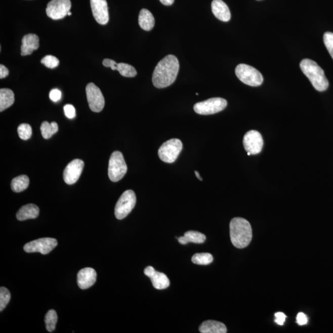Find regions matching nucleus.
<instances>
[{
  "mask_svg": "<svg viewBox=\"0 0 333 333\" xmlns=\"http://www.w3.org/2000/svg\"><path fill=\"white\" fill-rule=\"evenodd\" d=\"M275 323L279 324V325H283L285 321H286V315L283 314V312H277L275 314Z\"/></svg>",
  "mask_w": 333,
  "mask_h": 333,
  "instance_id": "35",
  "label": "nucleus"
},
{
  "mask_svg": "<svg viewBox=\"0 0 333 333\" xmlns=\"http://www.w3.org/2000/svg\"><path fill=\"white\" fill-rule=\"evenodd\" d=\"M194 174H195L196 177L197 179H198L199 180H201L202 181V179L201 176H200L199 174L198 173V172L197 171H194Z\"/></svg>",
  "mask_w": 333,
  "mask_h": 333,
  "instance_id": "40",
  "label": "nucleus"
},
{
  "mask_svg": "<svg viewBox=\"0 0 333 333\" xmlns=\"http://www.w3.org/2000/svg\"><path fill=\"white\" fill-rule=\"evenodd\" d=\"M18 132L20 138L23 140H29L32 135V128L27 123L21 124L18 127Z\"/></svg>",
  "mask_w": 333,
  "mask_h": 333,
  "instance_id": "30",
  "label": "nucleus"
},
{
  "mask_svg": "<svg viewBox=\"0 0 333 333\" xmlns=\"http://www.w3.org/2000/svg\"><path fill=\"white\" fill-rule=\"evenodd\" d=\"M191 260L196 265H207L213 262V256L210 253H199L192 257Z\"/></svg>",
  "mask_w": 333,
  "mask_h": 333,
  "instance_id": "28",
  "label": "nucleus"
},
{
  "mask_svg": "<svg viewBox=\"0 0 333 333\" xmlns=\"http://www.w3.org/2000/svg\"><path fill=\"white\" fill-rule=\"evenodd\" d=\"M115 70H118L120 74L125 77H134L137 75L136 69L129 64L117 63Z\"/></svg>",
  "mask_w": 333,
  "mask_h": 333,
  "instance_id": "26",
  "label": "nucleus"
},
{
  "mask_svg": "<svg viewBox=\"0 0 333 333\" xmlns=\"http://www.w3.org/2000/svg\"><path fill=\"white\" fill-rule=\"evenodd\" d=\"M182 148L181 140L173 138L162 144L158 150V156L163 162L173 163L177 159Z\"/></svg>",
  "mask_w": 333,
  "mask_h": 333,
  "instance_id": "6",
  "label": "nucleus"
},
{
  "mask_svg": "<svg viewBox=\"0 0 333 333\" xmlns=\"http://www.w3.org/2000/svg\"><path fill=\"white\" fill-rule=\"evenodd\" d=\"M29 179L27 176H20L15 178L11 182V189L15 193H20L28 188Z\"/></svg>",
  "mask_w": 333,
  "mask_h": 333,
  "instance_id": "24",
  "label": "nucleus"
},
{
  "mask_svg": "<svg viewBox=\"0 0 333 333\" xmlns=\"http://www.w3.org/2000/svg\"><path fill=\"white\" fill-rule=\"evenodd\" d=\"M227 106L225 99L213 98L194 104V110L198 114L211 115L223 111Z\"/></svg>",
  "mask_w": 333,
  "mask_h": 333,
  "instance_id": "8",
  "label": "nucleus"
},
{
  "mask_svg": "<svg viewBox=\"0 0 333 333\" xmlns=\"http://www.w3.org/2000/svg\"><path fill=\"white\" fill-rule=\"evenodd\" d=\"M212 11L216 18L223 22L229 21L231 13L229 8L222 0H213L212 2Z\"/></svg>",
  "mask_w": 333,
  "mask_h": 333,
  "instance_id": "16",
  "label": "nucleus"
},
{
  "mask_svg": "<svg viewBox=\"0 0 333 333\" xmlns=\"http://www.w3.org/2000/svg\"><path fill=\"white\" fill-rule=\"evenodd\" d=\"M70 0H52L48 4L46 13L53 20L63 19L71 8Z\"/></svg>",
  "mask_w": 333,
  "mask_h": 333,
  "instance_id": "11",
  "label": "nucleus"
},
{
  "mask_svg": "<svg viewBox=\"0 0 333 333\" xmlns=\"http://www.w3.org/2000/svg\"><path fill=\"white\" fill-rule=\"evenodd\" d=\"M243 145L245 150L251 155H255L262 151L264 146L263 138L258 131L247 132L243 138Z\"/></svg>",
  "mask_w": 333,
  "mask_h": 333,
  "instance_id": "12",
  "label": "nucleus"
},
{
  "mask_svg": "<svg viewBox=\"0 0 333 333\" xmlns=\"http://www.w3.org/2000/svg\"><path fill=\"white\" fill-rule=\"evenodd\" d=\"M138 23L144 30L150 31L154 27L155 19L153 15L148 10L142 9L138 17Z\"/></svg>",
  "mask_w": 333,
  "mask_h": 333,
  "instance_id": "20",
  "label": "nucleus"
},
{
  "mask_svg": "<svg viewBox=\"0 0 333 333\" xmlns=\"http://www.w3.org/2000/svg\"><path fill=\"white\" fill-rule=\"evenodd\" d=\"M162 4L165 6H171L174 4V0H159Z\"/></svg>",
  "mask_w": 333,
  "mask_h": 333,
  "instance_id": "39",
  "label": "nucleus"
},
{
  "mask_svg": "<svg viewBox=\"0 0 333 333\" xmlns=\"http://www.w3.org/2000/svg\"><path fill=\"white\" fill-rule=\"evenodd\" d=\"M15 102V95L12 90L9 89L0 90V111L10 108Z\"/></svg>",
  "mask_w": 333,
  "mask_h": 333,
  "instance_id": "22",
  "label": "nucleus"
},
{
  "mask_svg": "<svg viewBox=\"0 0 333 333\" xmlns=\"http://www.w3.org/2000/svg\"><path fill=\"white\" fill-rule=\"evenodd\" d=\"M323 41L329 55L333 59V33L327 32L324 33Z\"/></svg>",
  "mask_w": 333,
  "mask_h": 333,
  "instance_id": "32",
  "label": "nucleus"
},
{
  "mask_svg": "<svg viewBox=\"0 0 333 333\" xmlns=\"http://www.w3.org/2000/svg\"><path fill=\"white\" fill-rule=\"evenodd\" d=\"M67 15H68V16H71V15H72V13H70V11H69V12L68 13V14H67Z\"/></svg>",
  "mask_w": 333,
  "mask_h": 333,
  "instance_id": "41",
  "label": "nucleus"
},
{
  "mask_svg": "<svg viewBox=\"0 0 333 333\" xmlns=\"http://www.w3.org/2000/svg\"><path fill=\"white\" fill-rule=\"evenodd\" d=\"M235 74L242 83L251 87H258L263 83L261 73L252 66L245 64H239L235 69Z\"/></svg>",
  "mask_w": 333,
  "mask_h": 333,
  "instance_id": "4",
  "label": "nucleus"
},
{
  "mask_svg": "<svg viewBox=\"0 0 333 333\" xmlns=\"http://www.w3.org/2000/svg\"><path fill=\"white\" fill-rule=\"evenodd\" d=\"M84 166L83 160L75 159L70 162L64 169L63 179L68 185L74 184L80 178Z\"/></svg>",
  "mask_w": 333,
  "mask_h": 333,
  "instance_id": "13",
  "label": "nucleus"
},
{
  "mask_svg": "<svg viewBox=\"0 0 333 333\" xmlns=\"http://www.w3.org/2000/svg\"><path fill=\"white\" fill-rule=\"evenodd\" d=\"M90 5L96 21L101 25L108 24L109 16L106 0H90Z\"/></svg>",
  "mask_w": 333,
  "mask_h": 333,
  "instance_id": "14",
  "label": "nucleus"
},
{
  "mask_svg": "<svg viewBox=\"0 0 333 333\" xmlns=\"http://www.w3.org/2000/svg\"><path fill=\"white\" fill-rule=\"evenodd\" d=\"M61 96V92L57 89H53L50 93V100L53 101V102H58V101L60 100Z\"/></svg>",
  "mask_w": 333,
  "mask_h": 333,
  "instance_id": "34",
  "label": "nucleus"
},
{
  "mask_svg": "<svg viewBox=\"0 0 333 333\" xmlns=\"http://www.w3.org/2000/svg\"><path fill=\"white\" fill-rule=\"evenodd\" d=\"M45 321L47 331L50 332L54 331L58 321L57 313L55 310H50L47 312L45 316Z\"/></svg>",
  "mask_w": 333,
  "mask_h": 333,
  "instance_id": "27",
  "label": "nucleus"
},
{
  "mask_svg": "<svg viewBox=\"0 0 333 333\" xmlns=\"http://www.w3.org/2000/svg\"><path fill=\"white\" fill-rule=\"evenodd\" d=\"M41 63L49 68L54 69L59 66V61L55 56L48 55L41 59Z\"/></svg>",
  "mask_w": 333,
  "mask_h": 333,
  "instance_id": "31",
  "label": "nucleus"
},
{
  "mask_svg": "<svg viewBox=\"0 0 333 333\" xmlns=\"http://www.w3.org/2000/svg\"><path fill=\"white\" fill-rule=\"evenodd\" d=\"M97 273L92 268L87 267L79 271L77 274V284L81 289L92 287L97 281Z\"/></svg>",
  "mask_w": 333,
  "mask_h": 333,
  "instance_id": "15",
  "label": "nucleus"
},
{
  "mask_svg": "<svg viewBox=\"0 0 333 333\" xmlns=\"http://www.w3.org/2000/svg\"><path fill=\"white\" fill-rule=\"evenodd\" d=\"M41 132L42 136L45 139H49L58 131V123L55 122L49 123L45 121L41 125Z\"/></svg>",
  "mask_w": 333,
  "mask_h": 333,
  "instance_id": "25",
  "label": "nucleus"
},
{
  "mask_svg": "<svg viewBox=\"0 0 333 333\" xmlns=\"http://www.w3.org/2000/svg\"><path fill=\"white\" fill-rule=\"evenodd\" d=\"M206 237L201 233L196 231H188L185 233L184 236L180 237L179 242L181 244H186L188 242L201 244L205 241Z\"/></svg>",
  "mask_w": 333,
  "mask_h": 333,
  "instance_id": "21",
  "label": "nucleus"
},
{
  "mask_svg": "<svg viewBox=\"0 0 333 333\" xmlns=\"http://www.w3.org/2000/svg\"><path fill=\"white\" fill-rule=\"evenodd\" d=\"M231 241L239 249L247 247L253 238V231L249 222L241 217H235L230 224Z\"/></svg>",
  "mask_w": 333,
  "mask_h": 333,
  "instance_id": "2",
  "label": "nucleus"
},
{
  "mask_svg": "<svg viewBox=\"0 0 333 333\" xmlns=\"http://www.w3.org/2000/svg\"><path fill=\"white\" fill-rule=\"evenodd\" d=\"M128 171L125 159L123 154L119 151H114L110 157L108 176L109 179L113 182H117L123 177Z\"/></svg>",
  "mask_w": 333,
  "mask_h": 333,
  "instance_id": "5",
  "label": "nucleus"
},
{
  "mask_svg": "<svg viewBox=\"0 0 333 333\" xmlns=\"http://www.w3.org/2000/svg\"><path fill=\"white\" fill-rule=\"evenodd\" d=\"M86 94L90 109L95 112L102 111L105 101L100 89L94 84L90 83L86 87Z\"/></svg>",
  "mask_w": 333,
  "mask_h": 333,
  "instance_id": "10",
  "label": "nucleus"
},
{
  "mask_svg": "<svg viewBox=\"0 0 333 333\" xmlns=\"http://www.w3.org/2000/svg\"><path fill=\"white\" fill-rule=\"evenodd\" d=\"M199 331L201 333H226L227 327L223 323L214 320L204 321L199 326Z\"/></svg>",
  "mask_w": 333,
  "mask_h": 333,
  "instance_id": "19",
  "label": "nucleus"
},
{
  "mask_svg": "<svg viewBox=\"0 0 333 333\" xmlns=\"http://www.w3.org/2000/svg\"><path fill=\"white\" fill-rule=\"evenodd\" d=\"M302 71L309 79L313 87L318 92H324L328 88L329 82L323 70L316 62L309 59H305L301 62Z\"/></svg>",
  "mask_w": 333,
  "mask_h": 333,
  "instance_id": "3",
  "label": "nucleus"
},
{
  "mask_svg": "<svg viewBox=\"0 0 333 333\" xmlns=\"http://www.w3.org/2000/svg\"><path fill=\"white\" fill-rule=\"evenodd\" d=\"M39 213L38 206L33 204H27L20 209L16 214V218L19 221L36 219L38 216Z\"/></svg>",
  "mask_w": 333,
  "mask_h": 333,
  "instance_id": "18",
  "label": "nucleus"
},
{
  "mask_svg": "<svg viewBox=\"0 0 333 333\" xmlns=\"http://www.w3.org/2000/svg\"><path fill=\"white\" fill-rule=\"evenodd\" d=\"M116 62L112 60L111 59H104L103 61V64L104 66L106 67H110L112 70H115V66H116Z\"/></svg>",
  "mask_w": 333,
  "mask_h": 333,
  "instance_id": "37",
  "label": "nucleus"
},
{
  "mask_svg": "<svg viewBox=\"0 0 333 333\" xmlns=\"http://www.w3.org/2000/svg\"><path fill=\"white\" fill-rule=\"evenodd\" d=\"M296 321H297L299 325L303 326L308 322V318H307V316L304 313L300 312L299 313L297 317H296Z\"/></svg>",
  "mask_w": 333,
  "mask_h": 333,
  "instance_id": "36",
  "label": "nucleus"
},
{
  "mask_svg": "<svg viewBox=\"0 0 333 333\" xmlns=\"http://www.w3.org/2000/svg\"><path fill=\"white\" fill-rule=\"evenodd\" d=\"M179 68V62L176 56H165L155 67L152 79L154 86L163 89L171 86L176 80Z\"/></svg>",
  "mask_w": 333,
  "mask_h": 333,
  "instance_id": "1",
  "label": "nucleus"
},
{
  "mask_svg": "<svg viewBox=\"0 0 333 333\" xmlns=\"http://www.w3.org/2000/svg\"><path fill=\"white\" fill-rule=\"evenodd\" d=\"M9 75V70L4 65H0V78H4Z\"/></svg>",
  "mask_w": 333,
  "mask_h": 333,
  "instance_id": "38",
  "label": "nucleus"
},
{
  "mask_svg": "<svg viewBox=\"0 0 333 333\" xmlns=\"http://www.w3.org/2000/svg\"><path fill=\"white\" fill-rule=\"evenodd\" d=\"M137 202L134 191L127 190L121 195L115 207V216L118 220L126 218L131 213Z\"/></svg>",
  "mask_w": 333,
  "mask_h": 333,
  "instance_id": "7",
  "label": "nucleus"
},
{
  "mask_svg": "<svg viewBox=\"0 0 333 333\" xmlns=\"http://www.w3.org/2000/svg\"><path fill=\"white\" fill-rule=\"evenodd\" d=\"M39 48V38L35 34H27L22 39L21 55L25 56L32 54Z\"/></svg>",
  "mask_w": 333,
  "mask_h": 333,
  "instance_id": "17",
  "label": "nucleus"
},
{
  "mask_svg": "<svg viewBox=\"0 0 333 333\" xmlns=\"http://www.w3.org/2000/svg\"><path fill=\"white\" fill-rule=\"evenodd\" d=\"M11 299L10 290L5 287L0 288V311L2 312L7 305L9 304Z\"/></svg>",
  "mask_w": 333,
  "mask_h": 333,
  "instance_id": "29",
  "label": "nucleus"
},
{
  "mask_svg": "<svg viewBox=\"0 0 333 333\" xmlns=\"http://www.w3.org/2000/svg\"><path fill=\"white\" fill-rule=\"evenodd\" d=\"M64 111L67 118H74L76 116L75 109L72 104H66L64 106Z\"/></svg>",
  "mask_w": 333,
  "mask_h": 333,
  "instance_id": "33",
  "label": "nucleus"
},
{
  "mask_svg": "<svg viewBox=\"0 0 333 333\" xmlns=\"http://www.w3.org/2000/svg\"><path fill=\"white\" fill-rule=\"evenodd\" d=\"M152 285L155 288L159 290L168 288L170 285V281L164 273L155 272L150 277Z\"/></svg>",
  "mask_w": 333,
  "mask_h": 333,
  "instance_id": "23",
  "label": "nucleus"
},
{
  "mask_svg": "<svg viewBox=\"0 0 333 333\" xmlns=\"http://www.w3.org/2000/svg\"><path fill=\"white\" fill-rule=\"evenodd\" d=\"M58 241L55 238H44L28 242L24 246L27 253H39L46 255L57 246Z\"/></svg>",
  "mask_w": 333,
  "mask_h": 333,
  "instance_id": "9",
  "label": "nucleus"
}]
</instances>
